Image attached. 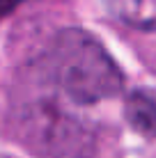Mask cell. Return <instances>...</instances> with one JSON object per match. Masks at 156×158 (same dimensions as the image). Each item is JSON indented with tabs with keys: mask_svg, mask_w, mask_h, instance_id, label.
<instances>
[{
	"mask_svg": "<svg viewBox=\"0 0 156 158\" xmlns=\"http://www.w3.org/2000/svg\"><path fill=\"white\" fill-rule=\"evenodd\" d=\"M51 83L78 106L112 99L122 92V73L106 48L83 30H62L46 57Z\"/></svg>",
	"mask_w": 156,
	"mask_h": 158,
	"instance_id": "1",
	"label": "cell"
},
{
	"mask_svg": "<svg viewBox=\"0 0 156 158\" xmlns=\"http://www.w3.org/2000/svg\"><path fill=\"white\" fill-rule=\"evenodd\" d=\"M115 19L138 30L156 28V0H103Z\"/></svg>",
	"mask_w": 156,
	"mask_h": 158,
	"instance_id": "2",
	"label": "cell"
},
{
	"mask_svg": "<svg viewBox=\"0 0 156 158\" xmlns=\"http://www.w3.org/2000/svg\"><path fill=\"white\" fill-rule=\"evenodd\" d=\"M124 115L145 138H156V103L145 92H131L124 101Z\"/></svg>",
	"mask_w": 156,
	"mask_h": 158,
	"instance_id": "3",
	"label": "cell"
},
{
	"mask_svg": "<svg viewBox=\"0 0 156 158\" xmlns=\"http://www.w3.org/2000/svg\"><path fill=\"white\" fill-rule=\"evenodd\" d=\"M0 158H9V156H0Z\"/></svg>",
	"mask_w": 156,
	"mask_h": 158,
	"instance_id": "4",
	"label": "cell"
}]
</instances>
